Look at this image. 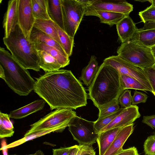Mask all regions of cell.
Wrapping results in <instances>:
<instances>
[{
    "label": "cell",
    "mask_w": 155,
    "mask_h": 155,
    "mask_svg": "<svg viewBox=\"0 0 155 155\" xmlns=\"http://www.w3.org/2000/svg\"><path fill=\"white\" fill-rule=\"evenodd\" d=\"M45 101L43 99H38L16 110L10 111L8 114L10 118L19 119L42 110Z\"/></svg>",
    "instance_id": "e0dca14e"
},
{
    "label": "cell",
    "mask_w": 155,
    "mask_h": 155,
    "mask_svg": "<svg viewBox=\"0 0 155 155\" xmlns=\"http://www.w3.org/2000/svg\"><path fill=\"white\" fill-rule=\"evenodd\" d=\"M18 0L8 1V7L3 21L5 38H8L18 25Z\"/></svg>",
    "instance_id": "4fadbf2b"
},
{
    "label": "cell",
    "mask_w": 155,
    "mask_h": 155,
    "mask_svg": "<svg viewBox=\"0 0 155 155\" xmlns=\"http://www.w3.org/2000/svg\"><path fill=\"white\" fill-rule=\"evenodd\" d=\"M134 125L133 123L122 128L104 155H115L121 151L125 143L133 132Z\"/></svg>",
    "instance_id": "9a60e30c"
},
{
    "label": "cell",
    "mask_w": 155,
    "mask_h": 155,
    "mask_svg": "<svg viewBox=\"0 0 155 155\" xmlns=\"http://www.w3.org/2000/svg\"><path fill=\"white\" fill-rule=\"evenodd\" d=\"M142 122L153 129H155V115L144 116Z\"/></svg>",
    "instance_id": "74e56055"
},
{
    "label": "cell",
    "mask_w": 155,
    "mask_h": 155,
    "mask_svg": "<svg viewBox=\"0 0 155 155\" xmlns=\"http://www.w3.org/2000/svg\"><path fill=\"white\" fill-rule=\"evenodd\" d=\"M122 128H113L98 134L97 142L99 147V155L104 154Z\"/></svg>",
    "instance_id": "ac0fdd59"
},
{
    "label": "cell",
    "mask_w": 155,
    "mask_h": 155,
    "mask_svg": "<svg viewBox=\"0 0 155 155\" xmlns=\"http://www.w3.org/2000/svg\"><path fill=\"white\" fill-rule=\"evenodd\" d=\"M132 39L151 48L155 45V28L148 29H138Z\"/></svg>",
    "instance_id": "484cf974"
},
{
    "label": "cell",
    "mask_w": 155,
    "mask_h": 155,
    "mask_svg": "<svg viewBox=\"0 0 155 155\" xmlns=\"http://www.w3.org/2000/svg\"><path fill=\"white\" fill-rule=\"evenodd\" d=\"M9 115L0 112V138L10 137L13 136L14 131L13 125Z\"/></svg>",
    "instance_id": "f1b7e54d"
},
{
    "label": "cell",
    "mask_w": 155,
    "mask_h": 155,
    "mask_svg": "<svg viewBox=\"0 0 155 155\" xmlns=\"http://www.w3.org/2000/svg\"><path fill=\"white\" fill-rule=\"evenodd\" d=\"M34 155V153L33 154H31L26 155Z\"/></svg>",
    "instance_id": "7dc6e473"
},
{
    "label": "cell",
    "mask_w": 155,
    "mask_h": 155,
    "mask_svg": "<svg viewBox=\"0 0 155 155\" xmlns=\"http://www.w3.org/2000/svg\"><path fill=\"white\" fill-rule=\"evenodd\" d=\"M33 91L51 110H75L87 104V94L84 87L69 70L45 72L37 78Z\"/></svg>",
    "instance_id": "6da1fadb"
},
{
    "label": "cell",
    "mask_w": 155,
    "mask_h": 155,
    "mask_svg": "<svg viewBox=\"0 0 155 155\" xmlns=\"http://www.w3.org/2000/svg\"><path fill=\"white\" fill-rule=\"evenodd\" d=\"M148 2L151 3V5L155 7V0H149Z\"/></svg>",
    "instance_id": "f6af8a7d"
},
{
    "label": "cell",
    "mask_w": 155,
    "mask_h": 155,
    "mask_svg": "<svg viewBox=\"0 0 155 155\" xmlns=\"http://www.w3.org/2000/svg\"><path fill=\"white\" fill-rule=\"evenodd\" d=\"M120 75L121 84L123 91L126 89H132L149 91L147 88L135 78L127 75Z\"/></svg>",
    "instance_id": "f546056e"
},
{
    "label": "cell",
    "mask_w": 155,
    "mask_h": 155,
    "mask_svg": "<svg viewBox=\"0 0 155 155\" xmlns=\"http://www.w3.org/2000/svg\"><path fill=\"white\" fill-rule=\"evenodd\" d=\"M143 69L151 86L152 93L155 96V69L151 67Z\"/></svg>",
    "instance_id": "d590c367"
},
{
    "label": "cell",
    "mask_w": 155,
    "mask_h": 155,
    "mask_svg": "<svg viewBox=\"0 0 155 155\" xmlns=\"http://www.w3.org/2000/svg\"><path fill=\"white\" fill-rule=\"evenodd\" d=\"M76 116V112L71 109H58L51 112L37 122L31 125V128L24 137L39 130L50 128L64 124L70 125Z\"/></svg>",
    "instance_id": "52a82bcc"
},
{
    "label": "cell",
    "mask_w": 155,
    "mask_h": 155,
    "mask_svg": "<svg viewBox=\"0 0 155 155\" xmlns=\"http://www.w3.org/2000/svg\"><path fill=\"white\" fill-rule=\"evenodd\" d=\"M115 155H139L137 148L134 147L123 149Z\"/></svg>",
    "instance_id": "f35d334b"
},
{
    "label": "cell",
    "mask_w": 155,
    "mask_h": 155,
    "mask_svg": "<svg viewBox=\"0 0 155 155\" xmlns=\"http://www.w3.org/2000/svg\"><path fill=\"white\" fill-rule=\"evenodd\" d=\"M33 15L37 19L51 20L48 13L47 0H31Z\"/></svg>",
    "instance_id": "4316f807"
},
{
    "label": "cell",
    "mask_w": 155,
    "mask_h": 155,
    "mask_svg": "<svg viewBox=\"0 0 155 155\" xmlns=\"http://www.w3.org/2000/svg\"><path fill=\"white\" fill-rule=\"evenodd\" d=\"M18 25L26 38L29 39L35 18L33 14L31 0H18Z\"/></svg>",
    "instance_id": "8fae6325"
},
{
    "label": "cell",
    "mask_w": 155,
    "mask_h": 155,
    "mask_svg": "<svg viewBox=\"0 0 155 155\" xmlns=\"http://www.w3.org/2000/svg\"><path fill=\"white\" fill-rule=\"evenodd\" d=\"M89 95L98 109L111 101L118 98L124 91L120 75L115 69L103 63L89 87Z\"/></svg>",
    "instance_id": "7a4b0ae2"
},
{
    "label": "cell",
    "mask_w": 155,
    "mask_h": 155,
    "mask_svg": "<svg viewBox=\"0 0 155 155\" xmlns=\"http://www.w3.org/2000/svg\"><path fill=\"white\" fill-rule=\"evenodd\" d=\"M133 5L124 0H89L85 5V13L95 11H107L129 15Z\"/></svg>",
    "instance_id": "30bf717a"
},
{
    "label": "cell",
    "mask_w": 155,
    "mask_h": 155,
    "mask_svg": "<svg viewBox=\"0 0 155 155\" xmlns=\"http://www.w3.org/2000/svg\"><path fill=\"white\" fill-rule=\"evenodd\" d=\"M33 155H45L44 153L41 150H37L34 153Z\"/></svg>",
    "instance_id": "7bdbcfd3"
},
{
    "label": "cell",
    "mask_w": 155,
    "mask_h": 155,
    "mask_svg": "<svg viewBox=\"0 0 155 155\" xmlns=\"http://www.w3.org/2000/svg\"><path fill=\"white\" fill-rule=\"evenodd\" d=\"M117 52L123 60L143 69L152 67L155 63L150 48L133 39L122 43Z\"/></svg>",
    "instance_id": "5b68a950"
},
{
    "label": "cell",
    "mask_w": 155,
    "mask_h": 155,
    "mask_svg": "<svg viewBox=\"0 0 155 155\" xmlns=\"http://www.w3.org/2000/svg\"><path fill=\"white\" fill-rule=\"evenodd\" d=\"M96 57L91 56L88 64L82 70L80 79L83 81L87 87H89L95 77L99 67Z\"/></svg>",
    "instance_id": "7402d4cb"
},
{
    "label": "cell",
    "mask_w": 155,
    "mask_h": 155,
    "mask_svg": "<svg viewBox=\"0 0 155 155\" xmlns=\"http://www.w3.org/2000/svg\"><path fill=\"white\" fill-rule=\"evenodd\" d=\"M3 40L12 55L24 68L40 71V58L35 43L25 38L18 25L8 38L3 37Z\"/></svg>",
    "instance_id": "277c9868"
},
{
    "label": "cell",
    "mask_w": 155,
    "mask_h": 155,
    "mask_svg": "<svg viewBox=\"0 0 155 155\" xmlns=\"http://www.w3.org/2000/svg\"><path fill=\"white\" fill-rule=\"evenodd\" d=\"M69 126L68 124H64L55 127L46 129H43L31 133L27 136L16 140L8 145H5L1 148L0 150L8 149L19 146L28 141L32 140L51 132H61Z\"/></svg>",
    "instance_id": "2e32d148"
},
{
    "label": "cell",
    "mask_w": 155,
    "mask_h": 155,
    "mask_svg": "<svg viewBox=\"0 0 155 155\" xmlns=\"http://www.w3.org/2000/svg\"><path fill=\"white\" fill-rule=\"evenodd\" d=\"M118 98L114 99L100 107L98 118L111 114L118 110L120 108Z\"/></svg>",
    "instance_id": "4dcf8cb0"
},
{
    "label": "cell",
    "mask_w": 155,
    "mask_h": 155,
    "mask_svg": "<svg viewBox=\"0 0 155 155\" xmlns=\"http://www.w3.org/2000/svg\"><path fill=\"white\" fill-rule=\"evenodd\" d=\"M0 77L14 92L28 95L34 90L36 81L28 69L22 66L4 48H0Z\"/></svg>",
    "instance_id": "3957f363"
},
{
    "label": "cell",
    "mask_w": 155,
    "mask_h": 155,
    "mask_svg": "<svg viewBox=\"0 0 155 155\" xmlns=\"http://www.w3.org/2000/svg\"><path fill=\"white\" fill-rule=\"evenodd\" d=\"M139 15L141 21L144 23L155 21V7L151 5L144 10L139 12Z\"/></svg>",
    "instance_id": "d6a6232c"
},
{
    "label": "cell",
    "mask_w": 155,
    "mask_h": 155,
    "mask_svg": "<svg viewBox=\"0 0 155 155\" xmlns=\"http://www.w3.org/2000/svg\"><path fill=\"white\" fill-rule=\"evenodd\" d=\"M78 148V145H75L71 147V148L68 155H76Z\"/></svg>",
    "instance_id": "b9f144b4"
},
{
    "label": "cell",
    "mask_w": 155,
    "mask_h": 155,
    "mask_svg": "<svg viewBox=\"0 0 155 155\" xmlns=\"http://www.w3.org/2000/svg\"><path fill=\"white\" fill-rule=\"evenodd\" d=\"M47 8L51 19L64 31L61 0H47Z\"/></svg>",
    "instance_id": "ffe728a7"
},
{
    "label": "cell",
    "mask_w": 155,
    "mask_h": 155,
    "mask_svg": "<svg viewBox=\"0 0 155 155\" xmlns=\"http://www.w3.org/2000/svg\"><path fill=\"white\" fill-rule=\"evenodd\" d=\"M65 32L74 38L84 15L85 5L79 0H61Z\"/></svg>",
    "instance_id": "8992f818"
},
{
    "label": "cell",
    "mask_w": 155,
    "mask_h": 155,
    "mask_svg": "<svg viewBox=\"0 0 155 155\" xmlns=\"http://www.w3.org/2000/svg\"><path fill=\"white\" fill-rule=\"evenodd\" d=\"M140 116L138 107L132 105L129 107L124 108L122 111L100 132L113 128L124 127L133 123Z\"/></svg>",
    "instance_id": "7c38bea8"
},
{
    "label": "cell",
    "mask_w": 155,
    "mask_h": 155,
    "mask_svg": "<svg viewBox=\"0 0 155 155\" xmlns=\"http://www.w3.org/2000/svg\"><path fill=\"white\" fill-rule=\"evenodd\" d=\"M54 25L57 30L61 46L67 54L70 57L72 54L74 45V38L69 36L54 22Z\"/></svg>",
    "instance_id": "83f0119b"
},
{
    "label": "cell",
    "mask_w": 155,
    "mask_h": 155,
    "mask_svg": "<svg viewBox=\"0 0 155 155\" xmlns=\"http://www.w3.org/2000/svg\"><path fill=\"white\" fill-rule=\"evenodd\" d=\"M38 51H44L55 58L64 68L70 64L69 57L65 55L55 48L41 43H35Z\"/></svg>",
    "instance_id": "d4e9b609"
},
{
    "label": "cell",
    "mask_w": 155,
    "mask_h": 155,
    "mask_svg": "<svg viewBox=\"0 0 155 155\" xmlns=\"http://www.w3.org/2000/svg\"><path fill=\"white\" fill-rule=\"evenodd\" d=\"M71 148V147L53 149L52 155H68Z\"/></svg>",
    "instance_id": "ab89813d"
},
{
    "label": "cell",
    "mask_w": 155,
    "mask_h": 155,
    "mask_svg": "<svg viewBox=\"0 0 155 155\" xmlns=\"http://www.w3.org/2000/svg\"><path fill=\"white\" fill-rule=\"evenodd\" d=\"M153 68L155 69V63L153 65V66L152 67Z\"/></svg>",
    "instance_id": "bcb514c9"
},
{
    "label": "cell",
    "mask_w": 155,
    "mask_h": 155,
    "mask_svg": "<svg viewBox=\"0 0 155 155\" xmlns=\"http://www.w3.org/2000/svg\"><path fill=\"white\" fill-rule=\"evenodd\" d=\"M151 52L155 59V45L150 48Z\"/></svg>",
    "instance_id": "ee69618b"
},
{
    "label": "cell",
    "mask_w": 155,
    "mask_h": 155,
    "mask_svg": "<svg viewBox=\"0 0 155 155\" xmlns=\"http://www.w3.org/2000/svg\"><path fill=\"white\" fill-rule=\"evenodd\" d=\"M86 16H94L98 17L101 23L110 26L116 25L126 16L124 14L107 11H95L85 13Z\"/></svg>",
    "instance_id": "44dd1931"
},
{
    "label": "cell",
    "mask_w": 155,
    "mask_h": 155,
    "mask_svg": "<svg viewBox=\"0 0 155 155\" xmlns=\"http://www.w3.org/2000/svg\"><path fill=\"white\" fill-rule=\"evenodd\" d=\"M143 29H148L155 28V21L148 22L144 23Z\"/></svg>",
    "instance_id": "60d3db41"
},
{
    "label": "cell",
    "mask_w": 155,
    "mask_h": 155,
    "mask_svg": "<svg viewBox=\"0 0 155 155\" xmlns=\"http://www.w3.org/2000/svg\"><path fill=\"white\" fill-rule=\"evenodd\" d=\"M120 108L117 112L107 116L98 118L94 121V128L95 133L98 134L104 127L109 124L123 110Z\"/></svg>",
    "instance_id": "1f68e13d"
},
{
    "label": "cell",
    "mask_w": 155,
    "mask_h": 155,
    "mask_svg": "<svg viewBox=\"0 0 155 155\" xmlns=\"http://www.w3.org/2000/svg\"><path fill=\"white\" fill-rule=\"evenodd\" d=\"M132 97L130 90L126 89L124 91L118 98L119 103L122 108H127L132 105Z\"/></svg>",
    "instance_id": "836d02e7"
},
{
    "label": "cell",
    "mask_w": 155,
    "mask_h": 155,
    "mask_svg": "<svg viewBox=\"0 0 155 155\" xmlns=\"http://www.w3.org/2000/svg\"><path fill=\"white\" fill-rule=\"evenodd\" d=\"M154 135L155 136V134H154Z\"/></svg>",
    "instance_id": "c3c4849f"
},
{
    "label": "cell",
    "mask_w": 155,
    "mask_h": 155,
    "mask_svg": "<svg viewBox=\"0 0 155 155\" xmlns=\"http://www.w3.org/2000/svg\"><path fill=\"white\" fill-rule=\"evenodd\" d=\"M34 27L51 37L62 46L54 22L51 20L36 19Z\"/></svg>",
    "instance_id": "cb8c5ba5"
},
{
    "label": "cell",
    "mask_w": 155,
    "mask_h": 155,
    "mask_svg": "<svg viewBox=\"0 0 155 155\" xmlns=\"http://www.w3.org/2000/svg\"><path fill=\"white\" fill-rule=\"evenodd\" d=\"M94 121L76 115L68 126V130L79 144L92 145L97 142L98 136L94 131Z\"/></svg>",
    "instance_id": "ba28073f"
},
{
    "label": "cell",
    "mask_w": 155,
    "mask_h": 155,
    "mask_svg": "<svg viewBox=\"0 0 155 155\" xmlns=\"http://www.w3.org/2000/svg\"><path fill=\"white\" fill-rule=\"evenodd\" d=\"M38 52L40 58L39 66L45 72L58 70L62 68L55 58L46 52L41 50Z\"/></svg>",
    "instance_id": "603a6c76"
},
{
    "label": "cell",
    "mask_w": 155,
    "mask_h": 155,
    "mask_svg": "<svg viewBox=\"0 0 155 155\" xmlns=\"http://www.w3.org/2000/svg\"><path fill=\"white\" fill-rule=\"evenodd\" d=\"M29 39L34 43H41L54 47L63 54L68 55L62 47L56 41L34 27L31 31Z\"/></svg>",
    "instance_id": "d6986e66"
},
{
    "label": "cell",
    "mask_w": 155,
    "mask_h": 155,
    "mask_svg": "<svg viewBox=\"0 0 155 155\" xmlns=\"http://www.w3.org/2000/svg\"><path fill=\"white\" fill-rule=\"evenodd\" d=\"M144 151L146 155H155V136L148 137L143 145Z\"/></svg>",
    "instance_id": "e575fe53"
},
{
    "label": "cell",
    "mask_w": 155,
    "mask_h": 155,
    "mask_svg": "<svg viewBox=\"0 0 155 155\" xmlns=\"http://www.w3.org/2000/svg\"><path fill=\"white\" fill-rule=\"evenodd\" d=\"M148 97L146 94L136 90L132 97V105H135L141 103H145L146 102Z\"/></svg>",
    "instance_id": "8d00e7d4"
},
{
    "label": "cell",
    "mask_w": 155,
    "mask_h": 155,
    "mask_svg": "<svg viewBox=\"0 0 155 155\" xmlns=\"http://www.w3.org/2000/svg\"><path fill=\"white\" fill-rule=\"evenodd\" d=\"M116 25L118 38L122 43L132 39L138 29L129 15L125 16Z\"/></svg>",
    "instance_id": "5bb4252c"
},
{
    "label": "cell",
    "mask_w": 155,
    "mask_h": 155,
    "mask_svg": "<svg viewBox=\"0 0 155 155\" xmlns=\"http://www.w3.org/2000/svg\"><path fill=\"white\" fill-rule=\"evenodd\" d=\"M103 63L117 70L120 75H125L137 79L152 93L150 84L143 69L123 60L118 55L105 58Z\"/></svg>",
    "instance_id": "9c48e42d"
}]
</instances>
